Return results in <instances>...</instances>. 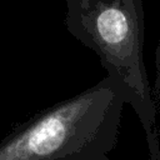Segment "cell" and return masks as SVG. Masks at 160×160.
Returning a JSON list of instances; mask_svg holds the SVG:
<instances>
[{
  "instance_id": "cell-1",
  "label": "cell",
  "mask_w": 160,
  "mask_h": 160,
  "mask_svg": "<svg viewBox=\"0 0 160 160\" xmlns=\"http://www.w3.org/2000/svg\"><path fill=\"white\" fill-rule=\"evenodd\" d=\"M125 104L122 84L108 74L12 128L0 141V160H110Z\"/></svg>"
},
{
  "instance_id": "cell-2",
  "label": "cell",
  "mask_w": 160,
  "mask_h": 160,
  "mask_svg": "<svg viewBox=\"0 0 160 160\" xmlns=\"http://www.w3.org/2000/svg\"><path fill=\"white\" fill-rule=\"evenodd\" d=\"M69 32L100 58L124 86L128 104L145 131L150 160H160V130L144 62L145 12L141 0H68Z\"/></svg>"
},
{
  "instance_id": "cell-3",
  "label": "cell",
  "mask_w": 160,
  "mask_h": 160,
  "mask_svg": "<svg viewBox=\"0 0 160 160\" xmlns=\"http://www.w3.org/2000/svg\"><path fill=\"white\" fill-rule=\"evenodd\" d=\"M155 71H156V76H155V82L152 88V94L160 102V38L155 49Z\"/></svg>"
}]
</instances>
